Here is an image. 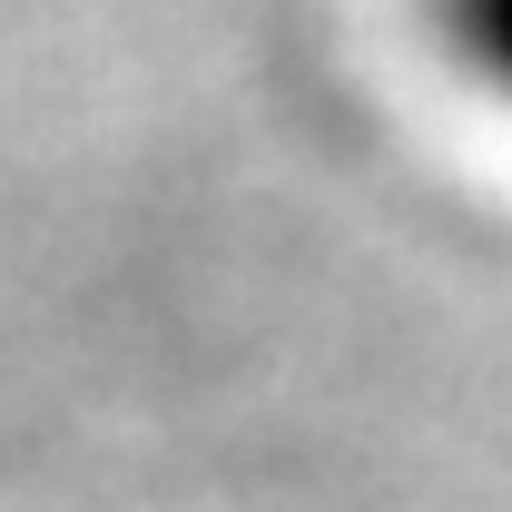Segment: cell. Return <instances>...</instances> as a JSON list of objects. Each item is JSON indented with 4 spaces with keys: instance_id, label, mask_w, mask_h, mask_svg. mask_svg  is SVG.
<instances>
[{
    "instance_id": "obj_1",
    "label": "cell",
    "mask_w": 512,
    "mask_h": 512,
    "mask_svg": "<svg viewBox=\"0 0 512 512\" xmlns=\"http://www.w3.org/2000/svg\"><path fill=\"white\" fill-rule=\"evenodd\" d=\"M434 40L483 99L512 109V0H434Z\"/></svg>"
}]
</instances>
